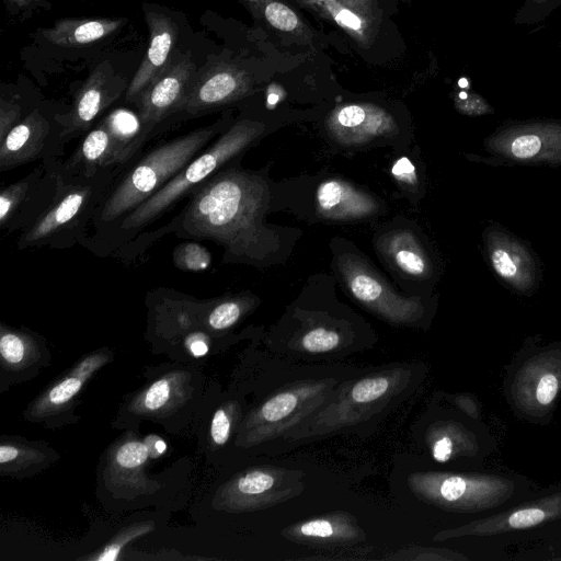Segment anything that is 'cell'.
<instances>
[{"label": "cell", "mask_w": 561, "mask_h": 561, "mask_svg": "<svg viewBox=\"0 0 561 561\" xmlns=\"http://www.w3.org/2000/svg\"><path fill=\"white\" fill-rule=\"evenodd\" d=\"M268 187L262 178L236 168L220 169L188 194L167 232L181 239L210 240L225 250V262L256 264L275 243L263 224Z\"/></svg>", "instance_id": "obj_1"}, {"label": "cell", "mask_w": 561, "mask_h": 561, "mask_svg": "<svg viewBox=\"0 0 561 561\" xmlns=\"http://www.w3.org/2000/svg\"><path fill=\"white\" fill-rule=\"evenodd\" d=\"M226 123L227 119L222 118L165 140L134 163L130 161L116 178L94 215L92 226L99 239L156 194L224 133L227 129Z\"/></svg>", "instance_id": "obj_2"}, {"label": "cell", "mask_w": 561, "mask_h": 561, "mask_svg": "<svg viewBox=\"0 0 561 561\" xmlns=\"http://www.w3.org/2000/svg\"><path fill=\"white\" fill-rule=\"evenodd\" d=\"M264 128L261 122L247 118L229 126L156 194L126 215L99 240L114 244L131 239L242 153L263 134Z\"/></svg>", "instance_id": "obj_3"}, {"label": "cell", "mask_w": 561, "mask_h": 561, "mask_svg": "<svg viewBox=\"0 0 561 561\" xmlns=\"http://www.w3.org/2000/svg\"><path fill=\"white\" fill-rule=\"evenodd\" d=\"M124 168L113 167L87 176L69 173L61 160L56 196L43 215L20 232L18 249L84 244L98 208Z\"/></svg>", "instance_id": "obj_4"}, {"label": "cell", "mask_w": 561, "mask_h": 561, "mask_svg": "<svg viewBox=\"0 0 561 561\" xmlns=\"http://www.w3.org/2000/svg\"><path fill=\"white\" fill-rule=\"evenodd\" d=\"M60 158L42 161L0 193V229L12 234L34 224L53 203L59 183Z\"/></svg>", "instance_id": "obj_5"}, {"label": "cell", "mask_w": 561, "mask_h": 561, "mask_svg": "<svg viewBox=\"0 0 561 561\" xmlns=\"http://www.w3.org/2000/svg\"><path fill=\"white\" fill-rule=\"evenodd\" d=\"M59 113L49 115L34 107L0 140V171L7 172L24 164L59 158L66 142Z\"/></svg>", "instance_id": "obj_6"}, {"label": "cell", "mask_w": 561, "mask_h": 561, "mask_svg": "<svg viewBox=\"0 0 561 561\" xmlns=\"http://www.w3.org/2000/svg\"><path fill=\"white\" fill-rule=\"evenodd\" d=\"M198 70L190 53H176L168 67L144 90L138 101V115L153 136L162 123L175 111Z\"/></svg>", "instance_id": "obj_7"}, {"label": "cell", "mask_w": 561, "mask_h": 561, "mask_svg": "<svg viewBox=\"0 0 561 561\" xmlns=\"http://www.w3.org/2000/svg\"><path fill=\"white\" fill-rule=\"evenodd\" d=\"M128 84L117 75L108 61L100 64L78 91L71 108L59 113L66 144L85 135L98 116L113 104Z\"/></svg>", "instance_id": "obj_8"}, {"label": "cell", "mask_w": 561, "mask_h": 561, "mask_svg": "<svg viewBox=\"0 0 561 561\" xmlns=\"http://www.w3.org/2000/svg\"><path fill=\"white\" fill-rule=\"evenodd\" d=\"M252 87L249 75L233 64H213L197 73L174 115L194 117L245 96Z\"/></svg>", "instance_id": "obj_9"}, {"label": "cell", "mask_w": 561, "mask_h": 561, "mask_svg": "<svg viewBox=\"0 0 561 561\" xmlns=\"http://www.w3.org/2000/svg\"><path fill=\"white\" fill-rule=\"evenodd\" d=\"M340 272L352 295L382 316L397 321L417 317L421 305L396 294L366 263L352 254L339 259Z\"/></svg>", "instance_id": "obj_10"}, {"label": "cell", "mask_w": 561, "mask_h": 561, "mask_svg": "<svg viewBox=\"0 0 561 561\" xmlns=\"http://www.w3.org/2000/svg\"><path fill=\"white\" fill-rule=\"evenodd\" d=\"M142 8L149 30V46L125 92V100L134 103L168 67L174 55L173 49L179 36V27L167 12L150 3H144Z\"/></svg>", "instance_id": "obj_11"}, {"label": "cell", "mask_w": 561, "mask_h": 561, "mask_svg": "<svg viewBox=\"0 0 561 561\" xmlns=\"http://www.w3.org/2000/svg\"><path fill=\"white\" fill-rule=\"evenodd\" d=\"M329 134L342 145H360L396 131L393 118L370 104H347L335 108L327 121Z\"/></svg>", "instance_id": "obj_12"}, {"label": "cell", "mask_w": 561, "mask_h": 561, "mask_svg": "<svg viewBox=\"0 0 561 561\" xmlns=\"http://www.w3.org/2000/svg\"><path fill=\"white\" fill-rule=\"evenodd\" d=\"M488 253L495 273L516 289H529L535 283V263L527 250L501 232L488 237Z\"/></svg>", "instance_id": "obj_13"}, {"label": "cell", "mask_w": 561, "mask_h": 561, "mask_svg": "<svg viewBox=\"0 0 561 561\" xmlns=\"http://www.w3.org/2000/svg\"><path fill=\"white\" fill-rule=\"evenodd\" d=\"M316 201L319 213L330 219H358L378 210V204L370 195L341 180L322 182Z\"/></svg>", "instance_id": "obj_14"}, {"label": "cell", "mask_w": 561, "mask_h": 561, "mask_svg": "<svg viewBox=\"0 0 561 561\" xmlns=\"http://www.w3.org/2000/svg\"><path fill=\"white\" fill-rule=\"evenodd\" d=\"M489 147L519 161H561V129L516 131L491 140Z\"/></svg>", "instance_id": "obj_15"}, {"label": "cell", "mask_w": 561, "mask_h": 561, "mask_svg": "<svg viewBox=\"0 0 561 561\" xmlns=\"http://www.w3.org/2000/svg\"><path fill=\"white\" fill-rule=\"evenodd\" d=\"M124 23V19L115 18L59 19L51 27L42 30L41 35L56 46L79 47L113 34Z\"/></svg>", "instance_id": "obj_16"}, {"label": "cell", "mask_w": 561, "mask_h": 561, "mask_svg": "<svg viewBox=\"0 0 561 561\" xmlns=\"http://www.w3.org/2000/svg\"><path fill=\"white\" fill-rule=\"evenodd\" d=\"M101 122L108 133L113 156L119 167L127 165L152 137L138 113L125 108L108 113Z\"/></svg>", "instance_id": "obj_17"}, {"label": "cell", "mask_w": 561, "mask_h": 561, "mask_svg": "<svg viewBox=\"0 0 561 561\" xmlns=\"http://www.w3.org/2000/svg\"><path fill=\"white\" fill-rule=\"evenodd\" d=\"M62 163L69 173L87 176L119 167L113 156L108 133L101 121L83 135L73 153Z\"/></svg>", "instance_id": "obj_18"}, {"label": "cell", "mask_w": 561, "mask_h": 561, "mask_svg": "<svg viewBox=\"0 0 561 561\" xmlns=\"http://www.w3.org/2000/svg\"><path fill=\"white\" fill-rule=\"evenodd\" d=\"M382 250L391 262L404 274L414 277L427 276L430 260L415 236L408 230H397L382 238Z\"/></svg>", "instance_id": "obj_19"}, {"label": "cell", "mask_w": 561, "mask_h": 561, "mask_svg": "<svg viewBox=\"0 0 561 561\" xmlns=\"http://www.w3.org/2000/svg\"><path fill=\"white\" fill-rule=\"evenodd\" d=\"M414 483L420 492H423L428 497L449 503L470 501L489 492L484 481H477L460 476H419Z\"/></svg>", "instance_id": "obj_20"}, {"label": "cell", "mask_w": 561, "mask_h": 561, "mask_svg": "<svg viewBox=\"0 0 561 561\" xmlns=\"http://www.w3.org/2000/svg\"><path fill=\"white\" fill-rule=\"evenodd\" d=\"M101 359L99 356H94L83 362L78 370L48 391L45 402L48 405L57 407L72 399L81 389L87 377L103 363Z\"/></svg>", "instance_id": "obj_21"}, {"label": "cell", "mask_w": 561, "mask_h": 561, "mask_svg": "<svg viewBox=\"0 0 561 561\" xmlns=\"http://www.w3.org/2000/svg\"><path fill=\"white\" fill-rule=\"evenodd\" d=\"M173 263L182 271L198 272L209 267V251L195 241H184L173 250Z\"/></svg>", "instance_id": "obj_22"}, {"label": "cell", "mask_w": 561, "mask_h": 561, "mask_svg": "<svg viewBox=\"0 0 561 561\" xmlns=\"http://www.w3.org/2000/svg\"><path fill=\"white\" fill-rule=\"evenodd\" d=\"M244 302L239 299H221L209 305L205 316L206 323L213 330L232 327L243 312Z\"/></svg>", "instance_id": "obj_23"}, {"label": "cell", "mask_w": 561, "mask_h": 561, "mask_svg": "<svg viewBox=\"0 0 561 561\" xmlns=\"http://www.w3.org/2000/svg\"><path fill=\"white\" fill-rule=\"evenodd\" d=\"M263 12L266 21L273 27L283 32H291L300 24L297 14L289 7L278 1L266 2Z\"/></svg>", "instance_id": "obj_24"}, {"label": "cell", "mask_w": 561, "mask_h": 561, "mask_svg": "<svg viewBox=\"0 0 561 561\" xmlns=\"http://www.w3.org/2000/svg\"><path fill=\"white\" fill-rule=\"evenodd\" d=\"M27 114L23 113V105L16 98H0V140L16 126Z\"/></svg>", "instance_id": "obj_25"}, {"label": "cell", "mask_w": 561, "mask_h": 561, "mask_svg": "<svg viewBox=\"0 0 561 561\" xmlns=\"http://www.w3.org/2000/svg\"><path fill=\"white\" fill-rule=\"evenodd\" d=\"M27 346L25 339L12 331L2 329L0 337V352L3 359L11 365H16L24 359Z\"/></svg>", "instance_id": "obj_26"}, {"label": "cell", "mask_w": 561, "mask_h": 561, "mask_svg": "<svg viewBox=\"0 0 561 561\" xmlns=\"http://www.w3.org/2000/svg\"><path fill=\"white\" fill-rule=\"evenodd\" d=\"M148 458V447L145 443L133 440L122 445L116 453V463L121 468L134 469L145 463Z\"/></svg>", "instance_id": "obj_27"}, {"label": "cell", "mask_w": 561, "mask_h": 561, "mask_svg": "<svg viewBox=\"0 0 561 561\" xmlns=\"http://www.w3.org/2000/svg\"><path fill=\"white\" fill-rule=\"evenodd\" d=\"M389 388L388 379L383 377L363 379L352 389V398L358 403H366L380 398Z\"/></svg>", "instance_id": "obj_28"}, {"label": "cell", "mask_w": 561, "mask_h": 561, "mask_svg": "<svg viewBox=\"0 0 561 561\" xmlns=\"http://www.w3.org/2000/svg\"><path fill=\"white\" fill-rule=\"evenodd\" d=\"M296 404V396L290 392L279 393L264 403L261 413L265 420L275 422L287 416L295 409Z\"/></svg>", "instance_id": "obj_29"}, {"label": "cell", "mask_w": 561, "mask_h": 561, "mask_svg": "<svg viewBox=\"0 0 561 561\" xmlns=\"http://www.w3.org/2000/svg\"><path fill=\"white\" fill-rule=\"evenodd\" d=\"M340 336L336 332L323 328L309 331L302 337V346L308 352L320 353L331 351L337 346Z\"/></svg>", "instance_id": "obj_30"}, {"label": "cell", "mask_w": 561, "mask_h": 561, "mask_svg": "<svg viewBox=\"0 0 561 561\" xmlns=\"http://www.w3.org/2000/svg\"><path fill=\"white\" fill-rule=\"evenodd\" d=\"M152 529V524H140L133 526L131 528H127L124 530L123 535L116 537L113 542L106 546L103 551L95 557V560L99 561H112L116 560L118 553L121 552L123 546H125L130 540L135 539L138 536L147 534Z\"/></svg>", "instance_id": "obj_31"}, {"label": "cell", "mask_w": 561, "mask_h": 561, "mask_svg": "<svg viewBox=\"0 0 561 561\" xmlns=\"http://www.w3.org/2000/svg\"><path fill=\"white\" fill-rule=\"evenodd\" d=\"M274 485V478L263 471H252L241 477L237 482L240 493L256 495L270 490Z\"/></svg>", "instance_id": "obj_32"}, {"label": "cell", "mask_w": 561, "mask_h": 561, "mask_svg": "<svg viewBox=\"0 0 561 561\" xmlns=\"http://www.w3.org/2000/svg\"><path fill=\"white\" fill-rule=\"evenodd\" d=\"M171 396V382L163 378L154 383L146 391L142 399V407L148 411H156L164 407Z\"/></svg>", "instance_id": "obj_33"}, {"label": "cell", "mask_w": 561, "mask_h": 561, "mask_svg": "<svg viewBox=\"0 0 561 561\" xmlns=\"http://www.w3.org/2000/svg\"><path fill=\"white\" fill-rule=\"evenodd\" d=\"M328 9H330L331 14L339 25L354 34H363L365 24L362 18L354 11L335 3L329 4Z\"/></svg>", "instance_id": "obj_34"}, {"label": "cell", "mask_w": 561, "mask_h": 561, "mask_svg": "<svg viewBox=\"0 0 561 561\" xmlns=\"http://www.w3.org/2000/svg\"><path fill=\"white\" fill-rule=\"evenodd\" d=\"M546 514L540 508H523L508 516V525L512 528H527L541 523Z\"/></svg>", "instance_id": "obj_35"}, {"label": "cell", "mask_w": 561, "mask_h": 561, "mask_svg": "<svg viewBox=\"0 0 561 561\" xmlns=\"http://www.w3.org/2000/svg\"><path fill=\"white\" fill-rule=\"evenodd\" d=\"M391 173L399 183L407 187H415L417 184L416 169L407 157L394 162Z\"/></svg>", "instance_id": "obj_36"}, {"label": "cell", "mask_w": 561, "mask_h": 561, "mask_svg": "<svg viewBox=\"0 0 561 561\" xmlns=\"http://www.w3.org/2000/svg\"><path fill=\"white\" fill-rule=\"evenodd\" d=\"M230 434V419L225 412V410L219 409L214 414L211 425H210V435L215 444L224 445Z\"/></svg>", "instance_id": "obj_37"}, {"label": "cell", "mask_w": 561, "mask_h": 561, "mask_svg": "<svg viewBox=\"0 0 561 561\" xmlns=\"http://www.w3.org/2000/svg\"><path fill=\"white\" fill-rule=\"evenodd\" d=\"M559 389V381L552 374L543 375L536 388V399L540 404H549Z\"/></svg>", "instance_id": "obj_38"}, {"label": "cell", "mask_w": 561, "mask_h": 561, "mask_svg": "<svg viewBox=\"0 0 561 561\" xmlns=\"http://www.w3.org/2000/svg\"><path fill=\"white\" fill-rule=\"evenodd\" d=\"M299 531L308 537L327 538L334 534V527L325 519H312L300 525Z\"/></svg>", "instance_id": "obj_39"}, {"label": "cell", "mask_w": 561, "mask_h": 561, "mask_svg": "<svg viewBox=\"0 0 561 561\" xmlns=\"http://www.w3.org/2000/svg\"><path fill=\"white\" fill-rule=\"evenodd\" d=\"M8 11L12 15H27L36 8H48L47 0H3Z\"/></svg>", "instance_id": "obj_40"}, {"label": "cell", "mask_w": 561, "mask_h": 561, "mask_svg": "<svg viewBox=\"0 0 561 561\" xmlns=\"http://www.w3.org/2000/svg\"><path fill=\"white\" fill-rule=\"evenodd\" d=\"M453 454V443L448 436L437 439L432 448L433 458L438 462H446Z\"/></svg>", "instance_id": "obj_41"}, {"label": "cell", "mask_w": 561, "mask_h": 561, "mask_svg": "<svg viewBox=\"0 0 561 561\" xmlns=\"http://www.w3.org/2000/svg\"><path fill=\"white\" fill-rule=\"evenodd\" d=\"M188 346L192 354L196 357L203 356L208 352L206 341L197 334L190 337Z\"/></svg>", "instance_id": "obj_42"}, {"label": "cell", "mask_w": 561, "mask_h": 561, "mask_svg": "<svg viewBox=\"0 0 561 561\" xmlns=\"http://www.w3.org/2000/svg\"><path fill=\"white\" fill-rule=\"evenodd\" d=\"M19 456V449L11 445L0 446V462L2 465L14 460Z\"/></svg>", "instance_id": "obj_43"}, {"label": "cell", "mask_w": 561, "mask_h": 561, "mask_svg": "<svg viewBox=\"0 0 561 561\" xmlns=\"http://www.w3.org/2000/svg\"><path fill=\"white\" fill-rule=\"evenodd\" d=\"M154 449L158 454H162L167 449V445L163 440L158 439L154 444Z\"/></svg>", "instance_id": "obj_44"}, {"label": "cell", "mask_w": 561, "mask_h": 561, "mask_svg": "<svg viewBox=\"0 0 561 561\" xmlns=\"http://www.w3.org/2000/svg\"><path fill=\"white\" fill-rule=\"evenodd\" d=\"M459 85H460L461 88H466V87L468 85L467 80H466L465 78L460 79V80H459Z\"/></svg>", "instance_id": "obj_45"}, {"label": "cell", "mask_w": 561, "mask_h": 561, "mask_svg": "<svg viewBox=\"0 0 561 561\" xmlns=\"http://www.w3.org/2000/svg\"><path fill=\"white\" fill-rule=\"evenodd\" d=\"M327 2L334 1V0H325Z\"/></svg>", "instance_id": "obj_46"}, {"label": "cell", "mask_w": 561, "mask_h": 561, "mask_svg": "<svg viewBox=\"0 0 561 561\" xmlns=\"http://www.w3.org/2000/svg\"><path fill=\"white\" fill-rule=\"evenodd\" d=\"M248 1H256V0H248Z\"/></svg>", "instance_id": "obj_47"}]
</instances>
